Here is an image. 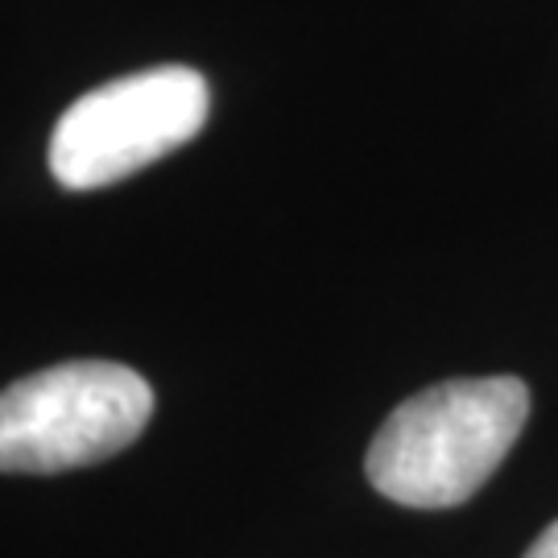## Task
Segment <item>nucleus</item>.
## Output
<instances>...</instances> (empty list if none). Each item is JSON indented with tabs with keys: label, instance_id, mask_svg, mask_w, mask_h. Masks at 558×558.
<instances>
[{
	"label": "nucleus",
	"instance_id": "20e7f679",
	"mask_svg": "<svg viewBox=\"0 0 558 558\" xmlns=\"http://www.w3.org/2000/svg\"><path fill=\"white\" fill-rule=\"evenodd\" d=\"M525 558H558V521L542 530V538L530 546V555H525Z\"/></svg>",
	"mask_w": 558,
	"mask_h": 558
},
{
	"label": "nucleus",
	"instance_id": "7ed1b4c3",
	"mask_svg": "<svg viewBox=\"0 0 558 558\" xmlns=\"http://www.w3.org/2000/svg\"><path fill=\"white\" fill-rule=\"evenodd\" d=\"M211 108L191 66H154L87 92L50 133V174L66 191H100L199 137Z\"/></svg>",
	"mask_w": 558,
	"mask_h": 558
},
{
	"label": "nucleus",
	"instance_id": "f03ea898",
	"mask_svg": "<svg viewBox=\"0 0 558 558\" xmlns=\"http://www.w3.org/2000/svg\"><path fill=\"white\" fill-rule=\"evenodd\" d=\"M154 418V389L129 364L66 360L0 393V472L54 476L104 463Z\"/></svg>",
	"mask_w": 558,
	"mask_h": 558
},
{
	"label": "nucleus",
	"instance_id": "f257e3e1",
	"mask_svg": "<svg viewBox=\"0 0 558 558\" xmlns=\"http://www.w3.org/2000/svg\"><path fill=\"white\" fill-rule=\"evenodd\" d=\"M530 389L518 377L442 380L401 401L368 447L364 472L405 509H451L476 497L521 439Z\"/></svg>",
	"mask_w": 558,
	"mask_h": 558
}]
</instances>
